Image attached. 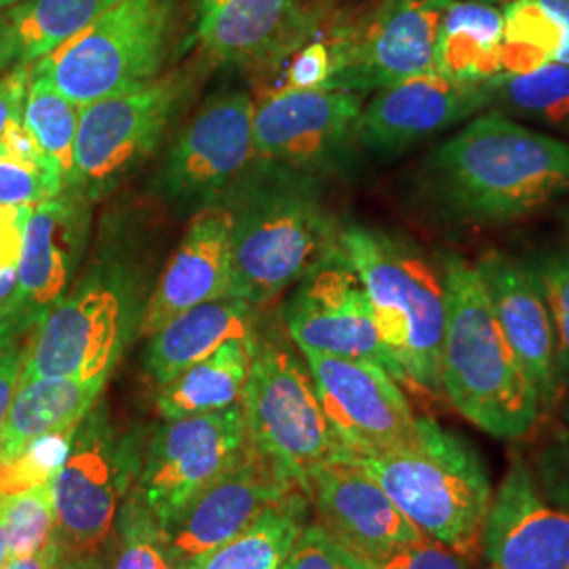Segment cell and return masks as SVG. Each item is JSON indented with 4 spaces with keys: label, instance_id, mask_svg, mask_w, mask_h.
Listing matches in <instances>:
<instances>
[{
    "label": "cell",
    "instance_id": "cell-1",
    "mask_svg": "<svg viewBox=\"0 0 569 569\" xmlns=\"http://www.w3.org/2000/svg\"><path fill=\"white\" fill-rule=\"evenodd\" d=\"M428 194L449 220L500 224L569 194V143L489 112L441 143Z\"/></svg>",
    "mask_w": 569,
    "mask_h": 569
},
{
    "label": "cell",
    "instance_id": "cell-2",
    "mask_svg": "<svg viewBox=\"0 0 569 569\" xmlns=\"http://www.w3.org/2000/svg\"><path fill=\"white\" fill-rule=\"evenodd\" d=\"M441 385L449 403L489 437L515 441L536 428L542 407L489 302L477 268L448 253Z\"/></svg>",
    "mask_w": 569,
    "mask_h": 569
},
{
    "label": "cell",
    "instance_id": "cell-3",
    "mask_svg": "<svg viewBox=\"0 0 569 569\" xmlns=\"http://www.w3.org/2000/svg\"><path fill=\"white\" fill-rule=\"evenodd\" d=\"M338 241L366 284L380 336L403 382L427 395H443L441 359L448 319L443 270H437L413 244L371 228L350 226Z\"/></svg>",
    "mask_w": 569,
    "mask_h": 569
},
{
    "label": "cell",
    "instance_id": "cell-4",
    "mask_svg": "<svg viewBox=\"0 0 569 569\" xmlns=\"http://www.w3.org/2000/svg\"><path fill=\"white\" fill-rule=\"evenodd\" d=\"M350 460L425 536L468 557L481 552L493 488L483 458L462 435L422 418L411 446Z\"/></svg>",
    "mask_w": 569,
    "mask_h": 569
},
{
    "label": "cell",
    "instance_id": "cell-5",
    "mask_svg": "<svg viewBox=\"0 0 569 569\" xmlns=\"http://www.w3.org/2000/svg\"><path fill=\"white\" fill-rule=\"evenodd\" d=\"M176 20L178 0H119L79 34L28 66L84 108L157 81Z\"/></svg>",
    "mask_w": 569,
    "mask_h": 569
},
{
    "label": "cell",
    "instance_id": "cell-6",
    "mask_svg": "<svg viewBox=\"0 0 569 569\" xmlns=\"http://www.w3.org/2000/svg\"><path fill=\"white\" fill-rule=\"evenodd\" d=\"M230 296L264 305L338 247L340 232L319 199L296 180L268 183L232 211Z\"/></svg>",
    "mask_w": 569,
    "mask_h": 569
},
{
    "label": "cell",
    "instance_id": "cell-7",
    "mask_svg": "<svg viewBox=\"0 0 569 569\" xmlns=\"http://www.w3.org/2000/svg\"><path fill=\"white\" fill-rule=\"evenodd\" d=\"M241 406L249 441L281 465L305 493L317 468L346 453L310 369L283 346H256Z\"/></svg>",
    "mask_w": 569,
    "mask_h": 569
},
{
    "label": "cell",
    "instance_id": "cell-8",
    "mask_svg": "<svg viewBox=\"0 0 569 569\" xmlns=\"http://www.w3.org/2000/svg\"><path fill=\"white\" fill-rule=\"evenodd\" d=\"M140 470L142 458L133 441L114 432L102 409H91L51 483L56 531L70 555H91L108 540Z\"/></svg>",
    "mask_w": 569,
    "mask_h": 569
},
{
    "label": "cell",
    "instance_id": "cell-9",
    "mask_svg": "<svg viewBox=\"0 0 569 569\" xmlns=\"http://www.w3.org/2000/svg\"><path fill=\"white\" fill-rule=\"evenodd\" d=\"M190 84L178 74L81 108L70 188L87 197L110 190L157 148Z\"/></svg>",
    "mask_w": 569,
    "mask_h": 569
},
{
    "label": "cell",
    "instance_id": "cell-10",
    "mask_svg": "<svg viewBox=\"0 0 569 569\" xmlns=\"http://www.w3.org/2000/svg\"><path fill=\"white\" fill-rule=\"evenodd\" d=\"M247 446L241 403L167 420L146 449L138 493L164 526L222 477Z\"/></svg>",
    "mask_w": 569,
    "mask_h": 569
},
{
    "label": "cell",
    "instance_id": "cell-11",
    "mask_svg": "<svg viewBox=\"0 0 569 569\" xmlns=\"http://www.w3.org/2000/svg\"><path fill=\"white\" fill-rule=\"evenodd\" d=\"M451 2L382 0L361 26L336 32V72L327 89L366 96L435 72L441 21Z\"/></svg>",
    "mask_w": 569,
    "mask_h": 569
},
{
    "label": "cell",
    "instance_id": "cell-12",
    "mask_svg": "<svg viewBox=\"0 0 569 569\" xmlns=\"http://www.w3.org/2000/svg\"><path fill=\"white\" fill-rule=\"evenodd\" d=\"M287 329L302 352L369 361L403 382L376 323L373 306L357 270L338 247L308 272L284 308Z\"/></svg>",
    "mask_w": 569,
    "mask_h": 569
},
{
    "label": "cell",
    "instance_id": "cell-13",
    "mask_svg": "<svg viewBox=\"0 0 569 569\" xmlns=\"http://www.w3.org/2000/svg\"><path fill=\"white\" fill-rule=\"evenodd\" d=\"M127 308L119 287L87 281L63 296L23 348L21 382L68 378L106 382L124 345Z\"/></svg>",
    "mask_w": 569,
    "mask_h": 569
},
{
    "label": "cell",
    "instance_id": "cell-14",
    "mask_svg": "<svg viewBox=\"0 0 569 569\" xmlns=\"http://www.w3.org/2000/svg\"><path fill=\"white\" fill-rule=\"evenodd\" d=\"M305 359L345 456H380L420 437L422 418L387 369L321 352H305Z\"/></svg>",
    "mask_w": 569,
    "mask_h": 569
},
{
    "label": "cell",
    "instance_id": "cell-15",
    "mask_svg": "<svg viewBox=\"0 0 569 569\" xmlns=\"http://www.w3.org/2000/svg\"><path fill=\"white\" fill-rule=\"evenodd\" d=\"M296 489L300 488L291 475L249 441L222 477L161 528L176 557L186 561L251 528L266 510Z\"/></svg>",
    "mask_w": 569,
    "mask_h": 569
},
{
    "label": "cell",
    "instance_id": "cell-16",
    "mask_svg": "<svg viewBox=\"0 0 569 569\" xmlns=\"http://www.w3.org/2000/svg\"><path fill=\"white\" fill-rule=\"evenodd\" d=\"M306 496L327 536L371 568L425 536L378 481L346 456L317 468Z\"/></svg>",
    "mask_w": 569,
    "mask_h": 569
},
{
    "label": "cell",
    "instance_id": "cell-17",
    "mask_svg": "<svg viewBox=\"0 0 569 569\" xmlns=\"http://www.w3.org/2000/svg\"><path fill=\"white\" fill-rule=\"evenodd\" d=\"M256 103L232 93L207 103L183 129L161 173L164 197L178 203L204 201L234 182L256 157Z\"/></svg>",
    "mask_w": 569,
    "mask_h": 569
},
{
    "label": "cell",
    "instance_id": "cell-18",
    "mask_svg": "<svg viewBox=\"0 0 569 569\" xmlns=\"http://www.w3.org/2000/svg\"><path fill=\"white\" fill-rule=\"evenodd\" d=\"M63 194L32 207L23 232L18 284L0 312V345L37 329L66 296L81 253L84 220L77 201Z\"/></svg>",
    "mask_w": 569,
    "mask_h": 569
},
{
    "label": "cell",
    "instance_id": "cell-19",
    "mask_svg": "<svg viewBox=\"0 0 569 569\" xmlns=\"http://www.w3.org/2000/svg\"><path fill=\"white\" fill-rule=\"evenodd\" d=\"M481 552L493 569H569V510L542 496L521 453L493 491Z\"/></svg>",
    "mask_w": 569,
    "mask_h": 569
},
{
    "label": "cell",
    "instance_id": "cell-20",
    "mask_svg": "<svg viewBox=\"0 0 569 569\" xmlns=\"http://www.w3.org/2000/svg\"><path fill=\"white\" fill-rule=\"evenodd\" d=\"M489 106L486 84H465L427 72L376 91L361 108L352 138L371 152L395 154L467 121Z\"/></svg>",
    "mask_w": 569,
    "mask_h": 569
},
{
    "label": "cell",
    "instance_id": "cell-21",
    "mask_svg": "<svg viewBox=\"0 0 569 569\" xmlns=\"http://www.w3.org/2000/svg\"><path fill=\"white\" fill-rule=\"evenodd\" d=\"M363 96L342 89L277 91L256 103V157L284 167L329 161L352 136Z\"/></svg>",
    "mask_w": 569,
    "mask_h": 569
},
{
    "label": "cell",
    "instance_id": "cell-22",
    "mask_svg": "<svg viewBox=\"0 0 569 569\" xmlns=\"http://www.w3.org/2000/svg\"><path fill=\"white\" fill-rule=\"evenodd\" d=\"M475 268L542 411L550 409L561 399L563 385L557 371L555 329L540 284L526 262H517L500 251H486Z\"/></svg>",
    "mask_w": 569,
    "mask_h": 569
},
{
    "label": "cell",
    "instance_id": "cell-23",
    "mask_svg": "<svg viewBox=\"0 0 569 569\" xmlns=\"http://www.w3.org/2000/svg\"><path fill=\"white\" fill-rule=\"evenodd\" d=\"M232 228L234 216L230 209L211 207L194 216L143 308V338H152L171 319L194 306L230 296Z\"/></svg>",
    "mask_w": 569,
    "mask_h": 569
},
{
    "label": "cell",
    "instance_id": "cell-24",
    "mask_svg": "<svg viewBox=\"0 0 569 569\" xmlns=\"http://www.w3.org/2000/svg\"><path fill=\"white\" fill-rule=\"evenodd\" d=\"M300 28L296 0H199V42L209 58L228 66L283 53L302 37Z\"/></svg>",
    "mask_w": 569,
    "mask_h": 569
},
{
    "label": "cell",
    "instance_id": "cell-25",
    "mask_svg": "<svg viewBox=\"0 0 569 569\" xmlns=\"http://www.w3.org/2000/svg\"><path fill=\"white\" fill-rule=\"evenodd\" d=\"M232 340H253V306L232 296L194 306L150 338L148 373L163 387Z\"/></svg>",
    "mask_w": 569,
    "mask_h": 569
},
{
    "label": "cell",
    "instance_id": "cell-26",
    "mask_svg": "<svg viewBox=\"0 0 569 569\" xmlns=\"http://www.w3.org/2000/svg\"><path fill=\"white\" fill-rule=\"evenodd\" d=\"M103 385L102 380L81 382L68 378L21 382L0 428V468L42 435L82 422L98 403Z\"/></svg>",
    "mask_w": 569,
    "mask_h": 569
},
{
    "label": "cell",
    "instance_id": "cell-27",
    "mask_svg": "<svg viewBox=\"0 0 569 569\" xmlns=\"http://www.w3.org/2000/svg\"><path fill=\"white\" fill-rule=\"evenodd\" d=\"M505 16L488 0H453L441 21L435 72L449 81L486 84L502 74Z\"/></svg>",
    "mask_w": 569,
    "mask_h": 569
},
{
    "label": "cell",
    "instance_id": "cell-28",
    "mask_svg": "<svg viewBox=\"0 0 569 569\" xmlns=\"http://www.w3.org/2000/svg\"><path fill=\"white\" fill-rule=\"evenodd\" d=\"M119 0H23L0 11V60L28 66L79 34Z\"/></svg>",
    "mask_w": 569,
    "mask_h": 569
},
{
    "label": "cell",
    "instance_id": "cell-29",
    "mask_svg": "<svg viewBox=\"0 0 569 569\" xmlns=\"http://www.w3.org/2000/svg\"><path fill=\"white\" fill-rule=\"evenodd\" d=\"M256 340H232L161 388L157 407L164 420L237 406L256 352Z\"/></svg>",
    "mask_w": 569,
    "mask_h": 569
},
{
    "label": "cell",
    "instance_id": "cell-30",
    "mask_svg": "<svg viewBox=\"0 0 569 569\" xmlns=\"http://www.w3.org/2000/svg\"><path fill=\"white\" fill-rule=\"evenodd\" d=\"M308 496L296 489L239 536L182 561V569H283L284 559L308 526Z\"/></svg>",
    "mask_w": 569,
    "mask_h": 569
},
{
    "label": "cell",
    "instance_id": "cell-31",
    "mask_svg": "<svg viewBox=\"0 0 569 569\" xmlns=\"http://www.w3.org/2000/svg\"><path fill=\"white\" fill-rule=\"evenodd\" d=\"M21 119L34 142L39 143L42 154L60 171L63 182L70 188L81 108L28 66Z\"/></svg>",
    "mask_w": 569,
    "mask_h": 569
},
{
    "label": "cell",
    "instance_id": "cell-32",
    "mask_svg": "<svg viewBox=\"0 0 569 569\" xmlns=\"http://www.w3.org/2000/svg\"><path fill=\"white\" fill-rule=\"evenodd\" d=\"M66 190L60 171L42 154L21 112L16 114L0 140V207L44 203Z\"/></svg>",
    "mask_w": 569,
    "mask_h": 569
},
{
    "label": "cell",
    "instance_id": "cell-33",
    "mask_svg": "<svg viewBox=\"0 0 569 569\" xmlns=\"http://www.w3.org/2000/svg\"><path fill=\"white\" fill-rule=\"evenodd\" d=\"M500 114L547 124L569 122V66L552 61L528 74H498L486 82Z\"/></svg>",
    "mask_w": 569,
    "mask_h": 569
},
{
    "label": "cell",
    "instance_id": "cell-34",
    "mask_svg": "<svg viewBox=\"0 0 569 569\" xmlns=\"http://www.w3.org/2000/svg\"><path fill=\"white\" fill-rule=\"evenodd\" d=\"M502 16V74H528L557 61L563 47V28L540 0H507Z\"/></svg>",
    "mask_w": 569,
    "mask_h": 569
},
{
    "label": "cell",
    "instance_id": "cell-35",
    "mask_svg": "<svg viewBox=\"0 0 569 569\" xmlns=\"http://www.w3.org/2000/svg\"><path fill=\"white\" fill-rule=\"evenodd\" d=\"M117 523L112 569H182V561L169 547L161 523L148 510L138 489L122 505Z\"/></svg>",
    "mask_w": 569,
    "mask_h": 569
},
{
    "label": "cell",
    "instance_id": "cell-36",
    "mask_svg": "<svg viewBox=\"0 0 569 569\" xmlns=\"http://www.w3.org/2000/svg\"><path fill=\"white\" fill-rule=\"evenodd\" d=\"M0 517L7 531L9 559L44 549L56 536L51 483L0 496Z\"/></svg>",
    "mask_w": 569,
    "mask_h": 569
},
{
    "label": "cell",
    "instance_id": "cell-37",
    "mask_svg": "<svg viewBox=\"0 0 569 569\" xmlns=\"http://www.w3.org/2000/svg\"><path fill=\"white\" fill-rule=\"evenodd\" d=\"M79 425L42 435L26 446L20 456L0 468V496L53 483L70 453Z\"/></svg>",
    "mask_w": 569,
    "mask_h": 569
},
{
    "label": "cell",
    "instance_id": "cell-38",
    "mask_svg": "<svg viewBox=\"0 0 569 569\" xmlns=\"http://www.w3.org/2000/svg\"><path fill=\"white\" fill-rule=\"evenodd\" d=\"M540 284L555 329L557 371L563 388L569 387V249H547L526 262Z\"/></svg>",
    "mask_w": 569,
    "mask_h": 569
},
{
    "label": "cell",
    "instance_id": "cell-39",
    "mask_svg": "<svg viewBox=\"0 0 569 569\" xmlns=\"http://www.w3.org/2000/svg\"><path fill=\"white\" fill-rule=\"evenodd\" d=\"M531 475L550 505L569 510V406L549 439L533 451Z\"/></svg>",
    "mask_w": 569,
    "mask_h": 569
},
{
    "label": "cell",
    "instance_id": "cell-40",
    "mask_svg": "<svg viewBox=\"0 0 569 569\" xmlns=\"http://www.w3.org/2000/svg\"><path fill=\"white\" fill-rule=\"evenodd\" d=\"M283 569H376L359 557L342 549L331 536H327L319 523L302 529Z\"/></svg>",
    "mask_w": 569,
    "mask_h": 569
},
{
    "label": "cell",
    "instance_id": "cell-41",
    "mask_svg": "<svg viewBox=\"0 0 569 569\" xmlns=\"http://www.w3.org/2000/svg\"><path fill=\"white\" fill-rule=\"evenodd\" d=\"M34 204L0 207V312L9 305L20 272L21 247Z\"/></svg>",
    "mask_w": 569,
    "mask_h": 569
},
{
    "label": "cell",
    "instance_id": "cell-42",
    "mask_svg": "<svg viewBox=\"0 0 569 569\" xmlns=\"http://www.w3.org/2000/svg\"><path fill=\"white\" fill-rule=\"evenodd\" d=\"M336 72V49L331 39H317L305 44L284 74L279 91H315L327 89Z\"/></svg>",
    "mask_w": 569,
    "mask_h": 569
},
{
    "label": "cell",
    "instance_id": "cell-43",
    "mask_svg": "<svg viewBox=\"0 0 569 569\" xmlns=\"http://www.w3.org/2000/svg\"><path fill=\"white\" fill-rule=\"evenodd\" d=\"M376 569H475V557L422 536L420 540L388 555Z\"/></svg>",
    "mask_w": 569,
    "mask_h": 569
},
{
    "label": "cell",
    "instance_id": "cell-44",
    "mask_svg": "<svg viewBox=\"0 0 569 569\" xmlns=\"http://www.w3.org/2000/svg\"><path fill=\"white\" fill-rule=\"evenodd\" d=\"M21 367H23V346L18 340L0 345V428L7 420V413L13 403V397L20 388Z\"/></svg>",
    "mask_w": 569,
    "mask_h": 569
},
{
    "label": "cell",
    "instance_id": "cell-45",
    "mask_svg": "<svg viewBox=\"0 0 569 569\" xmlns=\"http://www.w3.org/2000/svg\"><path fill=\"white\" fill-rule=\"evenodd\" d=\"M28 87V66H13L0 74V140L7 124L20 114Z\"/></svg>",
    "mask_w": 569,
    "mask_h": 569
},
{
    "label": "cell",
    "instance_id": "cell-46",
    "mask_svg": "<svg viewBox=\"0 0 569 569\" xmlns=\"http://www.w3.org/2000/svg\"><path fill=\"white\" fill-rule=\"evenodd\" d=\"M68 555L70 552L66 550L58 531H56L53 540L44 549L37 550L32 555H26V557L9 559L2 569H61Z\"/></svg>",
    "mask_w": 569,
    "mask_h": 569
},
{
    "label": "cell",
    "instance_id": "cell-47",
    "mask_svg": "<svg viewBox=\"0 0 569 569\" xmlns=\"http://www.w3.org/2000/svg\"><path fill=\"white\" fill-rule=\"evenodd\" d=\"M563 28V47L557 61L569 66V0H540Z\"/></svg>",
    "mask_w": 569,
    "mask_h": 569
},
{
    "label": "cell",
    "instance_id": "cell-48",
    "mask_svg": "<svg viewBox=\"0 0 569 569\" xmlns=\"http://www.w3.org/2000/svg\"><path fill=\"white\" fill-rule=\"evenodd\" d=\"M61 569H106V563L102 559L96 557V552L91 555H68L66 557V563Z\"/></svg>",
    "mask_w": 569,
    "mask_h": 569
},
{
    "label": "cell",
    "instance_id": "cell-49",
    "mask_svg": "<svg viewBox=\"0 0 569 569\" xmlns=\"http://www.w3.org/2000/svg\"><path fill=\"white\" fill-rule=\"evenodd\" d=\"M9 561V547H7V531H4V523L0 517V569L4 568V563Z\"/></svg>",
    "mask_w": 569,
    "mask_h": 569
},
{
    "label": "cell",
    "instance_id": "cell-50",
    "mask_svg": "<svg viewBox=\"0 0 569 569\" xmlns=\"http://www.w3.org/2000/svg\"><path fill=\"white\" fill-rule=\"evenodd\" d=\"M23 0H0V11H7V9H11V7H16V4H21Z\"/></svg>",
    "mask_w": 569,
    "mask_h": 569
},
{
    "label": "cell",
    "instance_id": "cell-51",
    "mask_svg": "<svg viewBox=\"0 0 569 569\" xmlns=\"http://www.w3.org/2000/svg\"><path fill=\"white\" fill-rule=\"evenodd\" d=\"M561 220H563V230H566V234H568L569 239V207L563 211V216H561Z\"/></svg>",
    "mask_w": 569,
    "mask_h": 569
},
{
    "label": "cell",
    "instance_id": "cell-52",
    "mask_svg": "<svg viewBox=\"0 0 569 569\" xmlns=\"http://www.w3.org/2000/svg\"><path fill=\"white\" fill-rule=\"evenodd\" d=\"M2 72H7V68H4V63L0 60V74H2Z\"/></svg>",
    "mask_w": 569,
    "mask_h": 569
}]
</instances>
